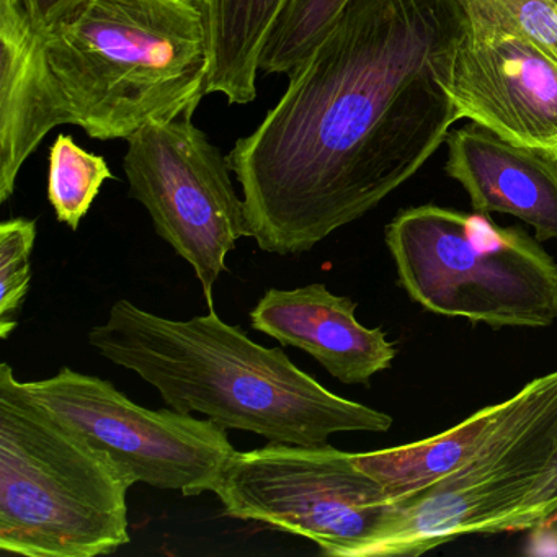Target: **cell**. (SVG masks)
Wrapping results in <instances>:
<instances>
[{
  "label": "cell",
  "instance_id": "6da1fadb",
  "mask_svg": "<svg viewBox=\"0 0 557 557\" xmlns=\"http://www.w3.org/2000/svg\"><path fill=\"white\" fill-rule=\"evenodd\" d=\"M461 34L459 0H351L226 156L260 249L309 252L419 172L461 120Z\"/></svg>",
  "mask_w": 557,
  "mask_h": 557
},
{
  "label": "cell",
  "instance_id": "7a4b0ae2",
  "mask_svg": "<svg viewBox=\"0 0 557 557\" xmlns=\"http://www.w3.org/2000/svg\"><path fill=\"white\" fill-rule=\"evenodd\" d=\"M87 338L97 354L154 386L165 406L203 413L226 430L311 446L335 433L393 425L387 413L332 393L282 348L257 344L214 309L172 321L119 299Z\"/></svg>",
  "mask_w": 557,
  "mask_h": 557
},
{
  "label": "cell",
  "instance_id": "3957f363",
  "mask_svg": "<svg viewBox=\"0 0 557 557\" xmlns=\"http://www.w3.org/2000/svg\"><path fill=\"white\" fill-rule=\"evenodd\" d=\"M73 125L99 141L191 119L210 67L191 0H83L41 34Z\"/></svg>",
  "mask_w": 557,
  "mask_h": 557
},
{
  "label": "cell",
  "instance_id": "277c9868",
  "mask_svg": "<svg viewBox=\"0 0 557 557\" xmlns=\"http://www.w3.org/2000/svg\"><path fill=\"white\" fill-rule=\"evenodd\" d=\"M135 475L0 364V550L96 557L129 543Z\"/></svg>",
  "mask_w": 557,
  "mask_h": 557
},
{
  "label": "cell",
  "instance_id": "5b68a950",
  "mask_svg": "<svg viewBox=\"0 0 557 557\" xmlns=\"http://www.w3.org/2000/svg\"><path fill=\"white\" fill-rule=\"evenodd\" d=\"M537 243L488 214L435 205L400 211L386 227L397 278L413 301L494 329L557 321V263Z\"/></svg>",
  "mask_w": 557,
  "mask_h": 557
},
{
  "label": "cell",
  "instance_id": "8992f818",
  "mask_svg": "<svg viewBox=\"0 0 557 557\" xmlns=\"http://www.w3.org/2000/svg\"><path fill=\"white\" fill-rule=\"evenodd\" d=\"M227 517L311 540L324 556L370 557L397 511L355 453L269 442L236 451L214 492Z\"/></svg>",
  "mask_w": 557,
  "mask_h": 557
},
{
  "label": "cell",
  "instance_id": "52a82bcc",
  "mask_svg": "<svg viewBox=\"0 0 557 557\" xmlns=\"http://www.w3.org/2000/svg\"><path fill=\"white\" fill-rule=\"evenodd\" d=\"M557 445V371L513 396L510 412L461 468L396 502L370 557L420 556L468 534H488L533 491Z\"/></svg>",
  "mask_w": 557,
  "mask_h": 557
},
{
  "label": "cell",
  "instance_id": "ba28073f",
  "mask_svg": "<svg viewBox=\"0 0 557 557\" xmlns=\"http://www.w3.org/2000/svg\"><path fill=\"white\" fill-rule=\"evenodd\" d=\"M126 143L129 197L148 210L156 234L194 267L214 309V283L227 270V253L250 237L227 158L188 116L148 123Z\"/></svg>",
  "mask_w": 557,
  "mask_h": 557
},
{
  "label": "cell",
  "instance_id": "9c48e42d",
  "mask_svg": "<svg viewBox=\"0 0 557 557\" xmlns=\"http://www.w3.org/2000/svg\"><path fill=\"white\" fill-rule=\"evenodd\" d=\"M25 389L54 416L145 482L195 497L216 492L236 448L226 429L177 410H151L110 381L64 367Z\"/></svg>",
  "mask_w": 557,
  "mask_h": 557
},
{
  "label": "cell",
  "instance_id": "30bf717a",
  "mask_svg": "<svg viewBox=\"0 0 557 557\" xmlns=\"http://www.w3.org/2000/svg\"><path fill=\"white\" fill-rule=\"evenodd\" d=\"M451 96L461 120L557 159V63L485 0H459Z\"/></svg>",
  "mask_w": 557,
  "mask_h": 557
},
{
  "label": "cell",
  "instance_id": "8fae6325",
  "mask_svg": "<svg viewBox=\"0 0 557 557\" xmlns=\"http://www.w3.org/2000/svg\"><path fill=\"white\" fill-rule=\"evenodd\" d=\"M357 302L329 292L324 283L269 289L250 311L256 331L314 357L335 380L370 384L396 358V345L381 327L358 322Z\"/></svg>",
  "mask_w": 557,
  "mask_h": 557
},
{
  "label": "cell",
  "instance_id": "7c38bea8",
  "mask_svg": "<svg viewBox=\"0 0 557 557\" xmlns=\"http://www.w3.org/2000/svg\"><path fill=\"white\" fill-rule=\"evenodd\" d=\"M73 125L44 37L21 0H0V203L51 129Z\"/></svg>",
  "mask_w": 557,
  "mask_h": 557
},
{
  "label": "cell",
  "instance_id": "4fadbf2b",
  "mask_svg": "<svg viewBox=\"0 0 557 557\" xmlns=\"http://www.w3.org/2000/svg\"><path fill=\"white\" fill-rule=\"evenodd\" d=\"M446 143V174L468 191L474 211L511 214L530 224L540 243L557 239V159L472 122Z\"/></svg>",
  "mask_w": 557,
  "mask_h": 557
},
{
  "label": "cell",
  "instance_id": "5bb4252c",
  "mask_svg": "<svg viewBox=\"0 0 557 557\" xmlns=\"http://www.w3.org/2000/svg\"><path fill=\"white\" fill-rule=\"evenodd\" d=\"M191 2L201 14L210 53L205 96L221 94L231 106L253 102L263 47L288 0Z\"/></svg>",
  "mask_w": 557,
  "mask_h": 557
},
{
  "label": "cell",
  "instance_id": "9a60e30c",
  "mask_svg": "<svg viewBox=\"0 0 557 557\" xmlns=\"http://www.w3.org/2000/svg\"><path fill=\"white\" fill-rule=\"evenodd\" d=\"M513 397L485 407L440 435L380 451L355 453V462L383 484L394 502L425 491L469 461L510 412Z\"/></svg>",
  "mask_w": 557,
  "mask_h": 557
},
{
  "label": "cell",
  "instance_id": "2e32d148",
  "mask_svg": "<svg viewBox=\"0 0 557 557\" xmlns=\"http://www.w3.org/2000/svg\"><path fill=\"white\" fill-rule=\"evenodd\" d=\"M113 178L106 158L81 148L73 136H57L48 158V201L60 223L79 230L100 188Z\"/></svg>",
  "mask_w": 557,
  "mask_h": 557
},
{
  "label": "cell",
  "instance_id": "e0dca14e",
  "mask_svg": "<svg viewBox=\"0 0 557 557\" xmlns=\"http://www.w3.org/2000/svg\"><path fill=\"white\" fill-rule=\"evenodd\" d=\"M351 0H288L260 57V73L292 74L337 24Z\"/></svg>",
  "mask_w": 557,
  "mask_h": 557
},
{
  "label": "cell",
  "instance_id": "ac0fdd59",
  "mask_svg": "<svg viewBox=\"0 0 557 557\" xmlns=\"http://www.w3.org/2000/svg\"><path fill=\"white\" fill-rule=\"evenodd\" d=\"M37 240V223L12 218L0 224V337L17 327V315L32 282L30 257Z\"/></svg>",
  "mask_w": 557,
  "mask_h": 557
},
{
  "label": "cell",
  "instance_id": "d6986e66",
  "mask_svg": "<svg viewBox=\"0 0 557 557\" xmlns=\"http://www.w3.org/2000/svg\"><path fill=\"white\" fill-rule=\"evenodd\" d=\"M518 34L557 63V0H485Z\"/></svg>",
  "mask_w": 557,
  "mask_h": 557
},
{
  "label": "cell",
  "instance_id": "ffe728a7",
  "mask_svg": "<svg viewBox=\"0 0 557 557\" xmlns=\"http://www.w3.org/2000/svg\"><path fill=\"white\" fill-rule=\"evenodd\" d=\"M557 511V445L549 465L523 502L494 524L488 534L531 531Z\"/></svg>",
  "mask_w": 557,
  "mask_h": 557
},
{
  "label": "cell",
  "instance_id": "44dd1931",
  "mask_svg": "<svg viewBox=\"0 0 557 557\" xmlns=\"http://www.w3.org/2000/svg\"><path fill=\"white\" fill-rule=\"evenodd\" d=\"M32 24L40 34L73 12L83 0H21Z\"/></svg>",
  "mask_w": 557,
  "mask_h": 557
},
{
  "label": "cell",
  "instance_id": "7402d4cb",
  "mask_svg": "<svg viewBox=\"0 0 557 557\" xmlns=\"http://www.w3.org/2000/svg\"><path fill=\"white\" fill-rule=\"evenodd\" d=\"M533 537V553L536 554H557V511L550 515L544 523L531 530Z\"/></svg>",
  "mask_w": 557,
  "mask_h": 557
}]
</instances>
